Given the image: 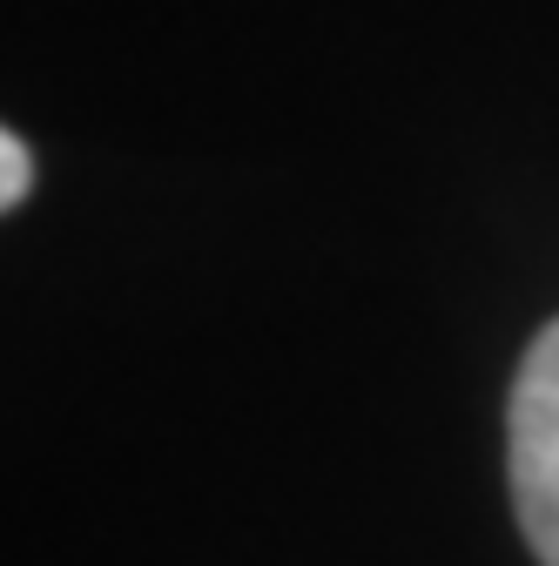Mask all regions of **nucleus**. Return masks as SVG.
<instances>
[{"mask_svg": "<svg viewBox=\"0 0 559 566\" xmlns=\"http://www.w3.org/2000/svg\"><path fill=\"white\" fill-rule=\"evenodd\" d=\"M506 479L539 566H559V317L526 344L506 398Z\"/></svg>", "mask_w": 559, "mask_h": 566, "instance_id": "f257e3e1", "label": "nucleus"}, {"mask_svg": "<svg viewBox=\"0 0 559 566\" xmlns=\"http://www.w3.org/2000/svg\"><path fill=\"white\" fill-rule=\"evenodd\" d=\"M28 182H34V156H28V142L8 128L0 135V202H28Z\"/></svg>", "mask_w": 559, "mask_h": 566, "instance_id": "f03ea898", "label": "nucleus"}]
</instances>
